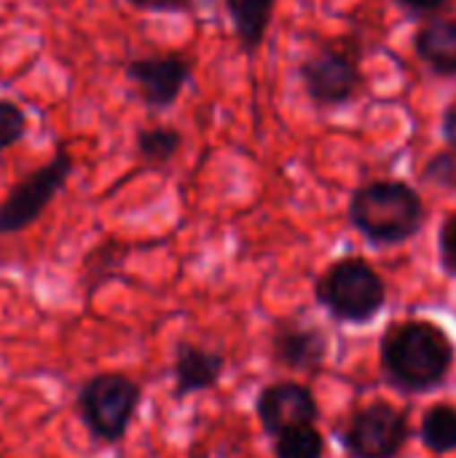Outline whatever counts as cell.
<instances>
[{"mask_svg": "<svg viewBox=\"0 0 456 458\" xmlns=\"http://www.w3.org/2000/svg\"><path fill=\"white\" fill-rule=\"evenodd\" d=\"M454 354L449 333L427 319L395 322L379 344L382 373L403 394H425L438 389L452 373Z\"/></svg>", "mask_w": 456, "mask_h": 458, "instance_id": "cell-1", "label": "cell"}, {"mask_svg": "<svg viewBox=\"0 0 456 458\" xmlns=\"http://www.w3.org/2000/svg\"><path fill=\"white\" fill-rule=\"evenodd\" d=\"M352 228L376 247H398L414 239L425 223V201L403 180H371L349 199Z\"/></svg>", "mask_w": 456, "mask_h": 458, "instance_id": "cell-2", "label": "cell"}, {"mask_svg": "<svg viewBox=\"0 0 456 458\" xmlns=\"http://www.w3.org/2000/svg\"><path fill=\"white\" fill-rule=\"evenodd\" d=\"M314 298L336 322L368 325L387 303V284L366 258L349 255L333 260L320 274Z\"/></svg>", "mask_w": 456, "mask_h": 458, "instance_id": "cell-3", "label": "cell"}, {"mask_svg": "<svg viewBox=\"0 0 456 458\" xmlns=\"http://www.w3.org/2000/svg\"><path fill=\"white\" fill-rule=\"evenodd\" d=\"M140 400L142 389L134 378L124 373H97L81 384L75 408L91 440L116 445L126 437Z\"/></svg>", "mask_w": 456, "mask_h": 458, "instance_id": "cell-4", "label": "cell"}, {"mask_svg": "<svg viewBox=\"0 0 456 458\" xmlns=\"http://www.w3.org/2000/svg\"><path fill=\"white\" fill-rule=\"evenodd\" d=\"M298 75L306 97L317 107L347 105L363 83L360 43L355 38H336L320 43L312 54L304 56Z\"/></svg>", "mask_w": 456, "mask_h": 458, "instance_id": "cell-5", "label": "cell"}, {"mask_svg": "<svg viewBox=\"0 0 456 458\" xmlns=\"http://www.w3.org/2000/svg\"><path fill=\"white\" fill-rule=\"evenodd\" d=\"M73 169V156L59 145L43 166L24 174L0 201V236H13L35 225L56 193L67 185Z\"/></svg>", "mask_w": 456, "mask_h": 458, "instance_id": "cell-6", "label": "cell"}, {"mask_svg": "<svg viewBox=\"0 0 456 458\" xmlns=\"http://www.w3.org/2000/svg\"><path fill=\"white\" fill-rule=\"evenodd\" d=\"M339 437L349 458H398L411 440V424L406 411L376 400L357 408Z\"/></svg>", "mask_w": 456, "mask_h": 458, "instance_id": "cell-7", "label": "cell"}, {"mask_svg": "<svg viewBox=\"0 0 456 458\" xmlns=\"http://www.w3.org/2000/svg\"><path fill=\"white\" fill-rule=\"evenodd\" d=\"M129 83L148 110H167L177 102L194 75V62L177 51L134 56L124 67Z\"/></svg>", "mask_w": 456, "mask_h": 458, "instance_id": "cell-8", "label": "cell"}, {"mask_svg": "<svg viewBox=\"0 0 456 458\" xmlns=\"http://www.w3.org/2000/svg\"><path fill=\"white\" fill-rule=\"evenodd\" d=\"M255 416L261 429L274 440L296 427L314 424L320 419V408L309 386L298 381H277L261 389L255 400Z\"/></svg>", "mask_w": 456, "mask_h": 458, "instance_id": "cell-9", "label": "cell"}, {"mask_svg": "<svg viewBox=\"0 0 456 458\" xmlns=\"http://www.w3.org/2000/svg\"><path fill=\"white\" fill-rule=\"evenodd\" d=\"M271 357L288 370L317 376L328 357V333L304 317H288L271 333Z\"/></svg>", "mask_w": 456, "mask_h": 458, "instance_id": "cell-10", "label": "cell"}, {"mask_svg": "<svg viewBox=\"0 0 456 458\" xmlns=\"http://www.w3.org/2000/svg\"><path fill=\"white\" fill-rule=\"evenodd\" d=\"M223 370H226V360L220 352H210L204 346L180 341L175 349V365H172L175 397L183 400L188 394L210 392L212 386H218Z\"/></svg>", "mask_w": 456, "mask_h": 458, "instance_id": "cell-11", "label": "cell"}, {"mask_svg": "<svg viewBox=\"0 0 456 458\" xmlns=\"http://www.w3.org/2000/svg\"><path fill=\"white\" fill-rule=\"evenodd\" d=\"M414 51L435 75H456V16L425 21L414 35Z\"/></svg>", "mask_w": 456, "mask_h": 458, "instance_id": "cell-12", "label": "cell"}, {"mask_svg": "<svg viewBox=\"0 0 456 458\" xmlns=\"http://www.w3.org/2000/svg\"><path fill=\"white\" fill-rule=\"evenodd\" d=\"M277 0H226V11L231 16L239 46L247 54H255L269 32Z\"/></svg>", "mask_w": 456, "mask_h": 458, "instance_id": "cell-13", "label": "cell"}, {"mask_svg": "<svg viewBox=\"0 0 456 458\" xmlns=\"http://www.w3.org/2000/svg\"><path fill=\"white\" fill-rule=\"evenodd\" d=\"M419 437L425 448L435 456H446L456 451V405L438 403L422 416Z\"/></svg>", "mask_w": 456, "mask_h": 458, "instance_id": "cell-14", "label": "cell"}, {"mask_svg": "<svg viewBox=\"0 0 456 458\" xmlns=\"http://www.w3.org/2000/svg\"><path fill=\"white\" fill-rule=\"evenodd\" d=\"M183 145V134L175 126H145L134 134V150L148 166H167Z\"/></svg>", "mask_w": 456, "mask_h": 458, "instance_id": "cell-15", "label": "cell"}, {"mask_svg": "<svg viewBox=\"0 0 456 458\" xmlns=\"http://www.w3.org/2000/svg\"><path fill=\"white\" fill-rule=\"evenodd\" d=\"M129 247L126 244H116V242H108L102 247H97L89 260H86V268H83V276H81V284L86 290V298H91V293L97 287H102L108 279H113L126 258Z\"/></svg>", "mask_w": 456, "mask_h": 458, "instance_id": "cell-16", "label": "cell"}, {"mask_svg": "<svg viewBox=\"0 0 456 458\" xmlns=\"http://www.w3.org/2000/svg\"><path fill=\"white\" fill-rule=\"evenodd\" d=\"M274 458H325V437L314 424L274 437Z\"/></svg>", "mask_w": 456, "mask_h": 458, "instance_id": "cell-17", "label": "cell"}, {"mask_svg": "<svg viewBox=\"0 0 456 458\" xmlns=\"http://www.w3.org/2000/svg\"><path fill=\"white\" fill-rule=\"evenodd\" d=\"M27 134V113L13 99H0V153Z\"/></svg>", "mask_w": 456, "mask_h": 458, "instance_id": "cell-18", "label": "cell"}, {"mask_svg": "<svg viewBox=\"0 0 456 458\" xmlns=\"http://www.w3.org/2000/svg\"><path fill=\"white\" fill-rule=\"evenodd\" d=\"M422 177L427 180V182H433V185H441V188H456V153L454 150H441V153H435L430 161H427V166H425V172H422Z\"/></svg>", "mask_w": 456, "mask_h": 458, "instance_id": "cell-19", "label": "cell"}, {"mask_svg": "<svg viewBox=\"0 0 456 458\" xmlns=\"http://www.w3.org/2000/svg\"><path fill=\"white\" fill-rule=\"evenodd\" d=\"M438 255H441V266L443 271L456 279V212H452L441 231H438Z\"/></svg>", "mask_w": 456, "mask_h": 458, "instance_id": "cell-20", "label": "cell"}, {"mask_svg": "<svg viewBox=\"0 0 456 458\" xmlns=\"http://www.w3.org/2000/svg\"><path fill=\"white\" fill-rule=\"evenodd\" d=\"M126 3L142 11H185L191 5V0H126Z\"/></svg>", "mask_w": 456, "mask_h": 458, "instance_id": "cell-21", "label": "cell"}, {"mask_svg": "<svg viewBox=\"0 0 456 458\" xmlns=\"http://www.w3.org/2000/svg\"><path fill=\"white\" fill-rule=\"evenodd\" d=\"M441 131H443L446 148L456 153V105H449V107H446V113H443V123H441Z\"/></svg>", "mask_w": 456, "mask_h": 458, "instance_id": "cell-22", "label": "cell"}, {"mask_svg": "<svg viewBox=\"0 0 456 458\" xmlns=\"http://www.w3.org/2000/svg\"><path fill=\"white\" fill-rule=\"evenodd\" d=\"M398 3L414 13H430V11H438L441 5H446L449 0H398Z\"/></svg>", "mask_w": 456, "mask_h": 458, "instance_id": "cell-23", "label": "cell"}]
</instances>
